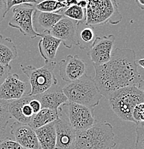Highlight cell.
Here are the masks:
<instances>
[{"label":"cell","mask_w":144,"mask_h":149,"mask_svg":"<svg viewBox=\"0 0 144 149\" xmlns=\"http://www.w3.org/2000/svg\"><path fill=\"white\" fill-rule=\"evenodd\" d=\"M94 81L103 97L121 88L138 86L141 80L138 68L136 54L129 48H116L111 60L103 65H94Z\"/></svg>","instance_id":"1"},{"label":"cell","mask_w":144,"mask_h":149,"mask_svg":"<svg viewBox=\"0 0 144 149\" xmlns=\"http://www.w3.org/2000/svg\"><path fill=\"white\" fill-rule=\"evenodd\" d=\"M116 146L111 123L95 122L90 128L76 132L75 149H113Z\"/></svg>","instance_id":"2"},{"label":"cell","mask_w":144,"mask_h":149,"mask_svg":"<svg viewBox=\"0 0 144 149\" xmlns=\"http://www.w3.org/2000/svg\"><path fill=\"white\" fill-rule=\"evenodd\" d=\"M63 91L68 101L93 109L103 97L93 79L86 74L77 80L67 83Z\"/></svg>","instance_id":"3"},{"label":"cell","mask_w":144,"mask_h":149,"mask_svg":"<svg viewBox=\"0 0 144 149\" xmlns=\"http://www.w3.org/2000/svg\"><path fill=\"white\" fill-rule=\"evenodd\" d=\"M85 24L92 28L119 24L123 16L116 0H87Z\"/></svg>","instance_id":"4"},{"label":"cell","mask_w":144,"mask_h":149,"mask_svg":"<svg viewBox=\"0 0 144 149\" xmlns=\"http://www.w3.org/2000/svg\"><path fill=\"white\" fill-rule=\"evenodd\" d=\"M108 100L112 111L119 118L135 123L133 111L138 104L144 102V95L138 86H130L115 91Z\"/></svg>","instance_id":"5"},{"label":"cell","mask_w":144,"mask_h":149,"mask_svg":"<svg viewBox=\"0 0 144 149\" xmlns=\"http://www.w3.org/2000/svg\"><path fill=\"white\" fill-rule=\"evenodd\" d=\"M57 62H45L42 67L36 68L32 65H20L22 72L28 77L31 89L29 95H37L45 92L53 85H58L54 69Z\"/></svg>","instance_id":"6"},{"label":"cell","mask_w":144,"mask_h":149,"mask_svg":"<svg viewBox=\"0 0 144 149\" xmlns=\"http://www.w3.org/2000/svg\"><path fill=\"white\" fill-rule=\"evenodd\" d=\"M59 112L66 116L76 132L85 130L95 123L94 109L84 105L67 101L59 109Z\"/></svg>","instance_id":"7"},{"label":"cell","mask_w":144,"mask_h":149,"mask_svg":"<svg viewBox=\"0 0 144 149\" xmlns=\"http://www.w3.org/2000/svg\"><path fill=\"white\" fill-rule=\"evenodd\" d=\"M35 9L33 4H22L15 7L12 9L13 17L9 22V26L19 29L24 36L31 39L41 37V33L37 32L33 26V15Z\"/></svg>","instance_id":"8"},{"label":"cell","mask_w":144,"mask_h":149,"mask_svg":"<svg viewBox=\"0 0 144 149\" xmlns=\"http://www.w3.org/2000/svg\"><path fill=\"white\" fill-rule=\"evenodd\" d=\"M80 24L77 22L63 17L50 30L49 34L63 42L64 46L71 49L79 46L77 30Z\"/></svg>","instance_id":"9"},{"label":"cell","mask_w":144,"mask_h":149,"mask_svg":"<svg viewBox=\"0 0 144 149\" xmlns=\"http://www.w3.org/2000/svg\"><path fill=\"white\" fill-rule=\"evenodd\" d=\"M115 41V37L111 34L95 37L88 52V56L94 65H103L111 60Z\"/></svg>","instance_id":"10"},{"label":"cell","mask_w":144,"mask_h":149,"mask_svg":"<svg viewBox=\"0 0 144 149\" xmlns=\"http://www.w3.org/2000/svg\"><path fill=\"white\" fill-rule=\"evenodd\" d=\"M87 64L77 55H69L59 63V74L64 81L70 83L86 74Z\"/></svg>","instance_id":"11"},{"label":"cell","mask_w":144,"mask_h":149,"mask_svg":"<svg viewBox=\"0 0 144 149\" xmlns=\"http://www.w3.org/2000/svg\"><path fill=\"white\" fill-rule=\"evenodd\" d=\"M56 130L57 149H75L76 131L67 118L59 113V117L55 121Z\"/></svg>","instance_id":"12"},{"label":"cell","mask_w":144,"mask_h":149,"mask_svg":"<svg viewBox=\"0 0 144 149\" xmlns=\"http://www.w3.org/2000/svg\"><path fill=\"white\" fill-rule=\"evenodd\" d=\"M27 83L16 73L10 74L0 85V99L7 101L17 100L26 94Z\"/></svg>","instance_id":"13"},{"label":"cell","mask_w":144,"mask_h":149,"mask_svg":"<svg viewBox=\"0 0 144 149\" xmlns=\"http://www.w3.org/2000/svg\"><path fill=\"white\" fill-rule=\"evenodd\" d=\"M10 133L15 141L26 149H41L36 133L29 124L15 121L11 125Z\"/></svg>","instance_id":"14"},{"label":"cell","mask_w":144,"mask_h":149,"mask_svg":"<svg viewBox=\"0 0 144 149\" xmlns=\"http://www.w3.org/2000/svg\"><path fill=\"white\" fill-rule=\"evenodd\" d=\"M33 95L25 94L21 98L8 101V110L10 116L16 121L22 123L29 124L34 116L29 102Z\"/></svg>","instance_id":"15"},{"label":"cell","mask_w":144,"mask_h":149,"mask_svg":"<svg viewBox=\"0 0 144 149\" xmlns=\"http://www.w3.org/2000/svg\"><path fill=\"white\" fill-rule=\"evenodd\" d=\"M37 98L40 102L42 108H49L58 111L61 105L68 101L63 91V88L58 85H53L45 92L37 95Z\"/></svg>","instance_id":"16"},{"label":"cell","mask_w":144,"mask_h":149,"mask_svg":"<svg viewBox=\"0 0 144 149\" xmlns=\"http://www.w3.org/2000/svg\"><path fill=\"white\" fill-rule=\"evenodd\" d=\"M42 39L38 42V48L40 55L45 62L55 61V56L61 41L49 34V32L41 33Z\"/></svg>","instance_id":"17"},{"label":"cell","mask_w":144,"mask_h":149,"mask_svg":"<svg viewBox=\"0 0 144 149\" xmlns=\"http://www.w3.org/2000/svg\"><path fill=\"white\" fill-rule=\"evenodd\" d=\"M63 17L64 15L58 13L43 12L35 9L33 15V26L35 30L37 32H38L40 29H41L42 32H50L54 26Z\"/></svg>","instance_id":"18"},{"label":"cell","mask_w":144,"mask_h":149,"mask_svg":"<svg viewBox=\"0 0 144 149\" xmlns=\"http://www.w3.org/2000/svg\"><path fill=\"white\" fill-rule=\"evenodd\" d=\"M41 149L56 148V130L55 121L35 130Z\"/></svg>","instance_id":"19"},{"label":"cell","mask_w":144,"mask_h":149,"mask_svg":"<svg viewBox=\"0 0 144 149\" xmlns=\"http://www.w3.org/2000/svg\"><path fill=\"white\" fill-rule=\"evenodd\" d=\"M17 57V49L12 39L4 38L0 35V63L10 65V63Z\"/></svg>","instance_id":"20"},{"label":"cell","mask_w":144,"mask_h":149,"mask_svg":"<svg viewBox=\"0 0 144 149\" xmlns=\"http://www.w3.org/2000/svg\"><path fill=\"white\" fill-rule=\"evenodd\" d=\"M58 117V111H55L49 108H42L39 113L34 115L29 125L35 130L47 124L54 122Z\"/></svg>","instance_id":"21"},{"label":"cell","mask_w":144,"mask_h":149,"mask_svg":"<svg viewBox=\"0 0 144 149\" xmlns=\"http://www.w3.org/2000/svg\"><path fill=\"white\" fill-rule=\"evenodd\" d=\"M37 10L43 12L58 13L65 8L61 0H44L35 5Z\"/></svg>","instance_id":"22"},{"label":"cell","mask_w":144,"mask_h":149,"mask_svg":"<svg viewBox=\"0 0 144 149\" xmlns=\"http://www.w3.org/2000/svg\"><path fill=\"white\" fill-rule=\"evenodd\" d=\"M64 16L77 22L79 24H84L86 21V10L77 4L70 6L65 11Z\"/></svg>","instance_id":"23"},{"label":"cell","mask_w":144,"mask_h":149,"mask_svg":"<svg viewBox=\"0 0 144 149\" xmlns=\"http://www.w3.org/2000/svg\"><path fill=\"white\" fill-rule=\"evenodd\" d=\"M80 40H79V47L83 49L86 48H90L95 41V34L92 27H85L80 32Z\"/></svg>","instance_id":"24"},{"label":"cell","mask_w":144,"mask_h":149,"mask_svg":"<svg viewBox=\"0 0 144 149\" xmlns=\"http://www.w3.org/2000/svg\"><path fill=\"white\" fill-rule=\"evenodd\" d=\"M11 118L8 110V101L0 99V128L6 130Z\"/></svg>","instance_id":"25"},{"label":"cell","mask_w":144,"mask_h":149,"mask_svg":"<svg viewBox=\"0 0 144 149\" xmlns=\"http://www.w3.org/2000/svg\"><path fill=\"white\" fill-rule=\"evenodd\" d=\"M135 149H144V123L136 125Z\"/></svg>","instance_id":"26"},{"label":"cell","mask_w":144,"mask_h":149,"mask_svg":"<svg viewBox=\"0 0 144 149\" xmlns=\"http://www.w3.org/2000/svg\"><path fill=\"white\" fill-rule=\"evenodd\" d=\"M133 118L135 120V123L137 125L144 123V102L138 104L134 108L133 111Z\"/></svg>","instance_id":"27"},{"label":"cell","mask_w":144,"mask_h":149,"mask_svg":"<svg viewBox=\"0 0 144 149\" xmlns=\"http://www.w3.org/2000/svg\"><path fill=\"white\" fill-rule=\"evenodd\" d=\"M0 149H26L22 146L17 141L10 138H5L0 142Z\"/></svg>","instance_id":"28"},{"label":"cell","mask_w":144,"mask_h":149,"mask_svg":"<svg viewBox=\"0 0 144 149\" xmlns=\"http://www.w3.org/2000/svg\"><path fill=\"white\" fill-rule=\"evenodd\" d=\"M38 0H6L7 4V12H8L12 7L22 4H38Z\"/></svg>","instance_id":"29"},{"label":"cell","mask_w":144,"mask_h":149,"mask_svg":"<svg viewBox=\"0 0 144 149\" xmlns=\"http://www.w3.org/2000/svg\"><path fill=\"white\" fill-rule=\"evenodd\" d=\"M11 70H12L11 65H4L0 63V85L10 74Z\"/></svg>","instance_id":"30"},{"label":"cell","mask_w":144,"mask_h":149,"mask_svg":"<svg viewBox=\"0 0 144 149\" xmlns=\"http://www.w3.org/2000/svg\"><path fill=\"white\" fill-rule=\"evenodd\" d=\"M29 106L32 108V111H33L34 115L37 114V113H39L42 109V105L40 103V102L39 101V100L37 98L36 95H33V97H32V100H30L29 102Z\"/></svg>","instance_id":"31"},{"label":"cell","mask_w":144,"mask_h":149,"mask_svg":"<svg viewBox=\"0 0 144 149\" xmlns=\"http://www.w3.org/2000/svg\"><path fill=\"white\" fill-rule=\"evenodd\" d=\"M7 12V4H6V0H0V22H2L5 17Z\"/></svg>","instance_id":"32"},{"label":"cell","mask_w":144,"mask_h":149,"mask_svg":"<svg viewBox=\"0 0 144 149\" xmlns=\"http://www.w3.org/2000/svg\"><path fill=\"white\" fill-rule=\"evenodd\" d=\"M77 5H78L79 7H80L81 8L86 9L87 6V0H81V1H79L77 2Z\"/></svg>","instance_id":"33"},{"label":"cell","mask_w":144,"mask_h":149,"mask_svg":"<svg viewBox=\"0 0 144 149\" xmlns=\"http://www.w3.org/2000/svg\"><path fill=\"white\" fill-rule=\"evenodd\" d=\"M135 1L139 8L144 10V0H135Z\"/></svg>","instance_id":"34"},{"label":"cell","mask_w":144,"mask_h":149,"mask_svg":"<svg viewBox=\"0 0 144 149\" xmlns=\"http://www.w3.org/2000/svg\"><path fill=\"white\" fill-rule=\"evenodd\" d=\"M138 88L143 92L144 95V80H141L139 82L138 85Z\"/></svg>","instance_id":"35"},{"label":"cell","mask_w":144,"mask_h":149,"mask_svg":"<svg viewBox=\"0 0 144 149\" xmlns=\"http://www.w3.org/2000/svg\"><path fill=\"white\" fill-rule=\"evenodd\" d=\"M5 133L6 130L0 128V139H5Z\"/></svg>","instance_id":"36"},{"label":"cell","mask_w":144,"mask_h":149,"mask_svg":"<svg viewBox=\"0 0 144 149\" xmlns=\"http://www.w3.org/2000/svg\"><path fill=\"white\" fill-rule=\"evenodd\" d=\"M137 64L138 65H139V66H141L144 69V58L137 60Z\"/></svg>","instance_id":"37"},{"label":"cell","mask_w":144,"mask_h":149,"mask_svg":"<svg viewBox=\"0 0 144 149\" xmlns=\"http://www.w3.org/2000/svg\"><path fill=\"white\" fill-rule=\"evenodd\" d=\"M77 2H78L79 1H81V0H77Z\"/></svg>","instance_id":"38"},{"label":"cell","mask_w":144,"mask_h":149,"mask_svg":"<svg viewBox=\"0 0 144 149\" xmlns=\"http://www.w3.org/2000/svg\"><path fill=\"white\" fill-rule=\"evenodd\" d=\"M1 140H2V139H0V142H1Z\"/></svg>","instance_id":"39"},{"label":"cell","mask_w":144,"mask_h":149,"mask_svg":"<svg viewBox=\"0 0 144 149\" xmlns=\"http://www.w3.org/2000/svg\"><path fill=\"white\" fill-rule=\"evenodd\" d=\"M55 149H57V148H55Z\"/></svg>","instance_id":"40"}]
</instances>
